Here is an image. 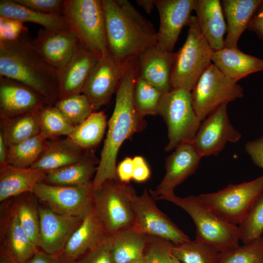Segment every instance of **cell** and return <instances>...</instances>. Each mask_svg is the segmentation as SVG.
<instances>
[{"instance_id":"8d00e7d4","label":"cell","mask_w":263,"mask_h":263,"mask_svg":"<svg viewBox=\"0 0 263 263\" xmlns=\"http://www.w3.org/2000/svg\"><path fill=\"white\" fill-rule=\"evenodd\" d=\"M163 94L138 74L133 92V101L135 109L141 117L158 114Z\"/></svg>"},{"instance_id":"8992f818","label":"cell","mask_w":263,"mask_h":263,"mask_svg":"<svg viewBox=\"0 0 263 263\" xmlns=\"http://www.w3.org/2000/svg\"><path fill=\"white\" fill-rule=\"evenodd\" d=\"M186 39L174 53L171 76L172 89L181 88L191 92L198 80L212 64L214 51L204 36L196 16L188 23Z\"/></svg>"},{"instance_id":"d4e9b609","label":"cell","mask_w":263,"mask_h":263,"mask_svg":"<svg viewBox=\"0 0 263 263\" xmlns=\"http://www.w3.org/2000/svg\"><path fill=\"white\" fill-rule=\"evenodd\" d=\"M194 10L200 29L212 49L215 51L224 48L227 25L221 1L196 0Z\"/></svg>"},{"instance_id":"ba28073f","label":"cell","mask_w":263,"mask_h":263,"mask_svg":"<svg viewBox=\"0 0 263 263\" xmlns=\"http://www.w3.org/2000/svg\"><path fill=\"white\" fill-rule=\"evenodd\" d=\"M158 114L167 126L169 142L165 149L166 151L184 143L193 141L201 122L194 112L191 92L174 88L163 94Z\"/></svg>"},{"instance_id":"f35d334b","label":"cell","mask_w":263,"mask_h":263,"mask_svg":"<svg viewBox=\"0 0 263 263\" xmlns=\"http://www.w3.org/2000/svg\"><path fill=\"white\" fill-rule=\"evenodd\" d=\"M54 105L74 127L83 122L94 112L91 102L83 94L59 99Z\"/></svg>"},{"instance_id":"4dcf8cb0","label":"cell","mask_w":263,"mask_h":263,"mask_svg":"<svg viewBox=\"0 0 263 263\" xmlns=\"http://www.w3.org/2000/svg\"><path fill=\"white\" fill-rule=\"evenodd\" d=\"M148 235L133 226L109 236L114 263H130L143 255Z\"/></svg>"},{"instance_id":"11a10c76","label":"cell","mask_w":263,"mask_h":263,"mask_svg":"<svg viewBox=\"0 0 263 263\" xmlns=\"http://www.w3.org/2000/svg\"><path fill=\"white\" fill-rule=\"evenodd\" d=\"M130 263H146L143 255Z\"/></svg>"},{"instance_id":"f5cc1de1","label":"cell","mask_w":263,"mask_h":263,"mask_svg":"<svg viewBox=\"0 0 263 263\" xmlns=\"http://www.w3.org/2000/svg\"><path fill=\"white\" fill-rule=\"evenodd\" d=\"M136 3L148 13H151L155 6L154 0H137Z\"/></svg>"},{"instance_id":"9a60e30c","label":"cell","mask_w":263,"mask_h":263,"mask_svg":"<svg viewBox=\"0 0 263 263\" xmlns=\"http://www.w3.org/2000/svg\"><path fill=\"white\" fill-rule=\"evenodd\" d=\"M202 158L193 142L175 148L166 159L163 179L154 190L149 191L154 200L174 193L175 188L195 171Z\"/></svg>"},{"instance_id":"d6986e66","label":"cell","mask_w":263,"mask_h":263,"mask_svg":"<svg viewBox=\"0 0 263 263\" xmlns=\"http://www.w3.org/2000/svg\"><path fill=\"white\" fill-rule=\"evenodd\" d=\"M100 56L79 44L74 54L57 71L59 99L82 93L85 84Z\"/></svg>"},{"instance_id":"836d02e7","label":"cell","mask_w":263,"mask_h":263,"mask_svg":"<svg viewBox=\"0 0 263 263\" xmlns=\"http://www.w3.org/2000/svg\"><path fill=\"white\" fill-rule=\"evenodd\" d=\"M48 140L40 132L8 147L6 163L19 168L31 167L45 149Z\"/></svg>"},{"instance_id":"f6af8a7d","label":"cell","mask_w":263,"mask_h":263,"mask_svg":"<svg viewBox=\"0 0 263 263\" xmlns=\"http://www.w3.org/2000/svg\"><path fill=\"white\" fill-rule=\"evenodd\" d=\"M16 2L37 11L46 14H61L63 0H14Z\"/></svg>"},{"instance_id":"d6a6232c","label":"cell","mask_w":263,"mask_h":263,"mask_svg":"<svg viewBox=\"0 0 263 263\" xmlns=\"http://www.w3.org/2000/svg\"><path fill=\"white\" fill-rule=\"evenodd\" d=\"M107 125V118L104 112H94L75 127L68 137L85 150L92 149L102 140Z\"/></svg>"},{"instance_id":"7dc6e473","label":"cell","mask_w":263,"mask_h":263,"mask_svg":"<svg viewBox=\"0 0 263 263\" xmlns=\"http://www.w3.org/2000/svg\"><path fill=\"white\" fill-rule=\"evenodd\" d=\"M26 263H77V261L68 257L64 252L52 255L39 250Z\"/></svg>"},{"instance_id":"ffe728a7","label":"cell","mask_w":263,"mask_h":263,"mask_svg":"<svg viewBox=\"0 0 263 263\" xmlns=\"http://www.w3.org/2000/svg\"><path fill=\"white\" fill-rule=\"evenodd\" d=\"M50 105L38 93L13 79L0 76V116L19 115Z\"/></svg>"},{"instance_id":"816d5d0a","label":"cell","mask_w":263,"mask_h":263,"mask_svg":"<svg viewBox=\"0 0 263 263\" xmlns=\"http://www.w3.org/2000/svg\"><path fill=\"white\" fill-rule=\"evenodd\" d=\"M8 147L2 135L0 133V166L6 164Z\"/></svg>"},{"instance_id":"2e32d148","label":"cell","mask_w":263,"mask_h":263,"mask_svg":"<svg viewBox=\"0 0 263 263\" xmlns=\"http://www.w3.org/2000/svg\"><path fill=\"white\" fill-rule=\"evenodd\" d=\"M38 248L52 255L64 252L65 247L83 218L56 213L39 206Z\"/></svg>"},{"instance_id":"f907efd6","label":"cell","mask_w":263,"mask_h":263,"mask_svg":"<svg viewBox=\"0 0 263 263\" xmlns=\"http://www.w3.org/2000/svg\"><path fill=\"white\" fill-rule=\"evenodd\" d=\"M248 29L263 40V2L251 19Z\"/></svg>"},{"instance_id":"3957f363","label":"cell","mask_w":263,"mask_h":263,"mask_svg":"<svg viewBox=\"0 0 263 263\" xmlns=\"http://www.w3.org/2000/svg\"><path fill=\"white\" fill-rule=\"evenodd\" d=\"M108 49L121 61L137 58L157 44L153 24L127 0H102Z\"/></svg>"},{"instance_id":"b9f144b4","label":"cell","mask_w":263,"mask_h":263,"mask_svg":"<svg viewBox=\"0 0 263 263\" xmlns=\"http://www.w3.org/2000/svg\"><path fill=\"white\" fill-rule=\"evenodd\" d=\"M172 244L168 240L148 236L143 253L146 263H172Z\"/></svg>"},{"instance_id":"f1b7e54d","label":"cell","mask_w":263,"mask_h":263,"mask_svg":"<svg viewBox=\"0 0 263 263\" xmlns=\"http://www.w3.org/2000/svg\"><path fill=\"white\" fill-rule=\"evenodd\" d=\"M84 150L68 137L48 140L45 149L31 167L47 172L58 169L80 160L85 154L86 150Z\"/></svg>"},{"instance_id":"60d3db41","label":"cell","mask_w":263,"mask_h":263,"mask_svg":"<svg viewBox=\"0 0 263 263\" xmlns=\"http://www.w3.org/2000/svg\"><path fill=\"white\" fill-rule=\"evenodd\" d=\"M238 226L240 241L243 244L263 236V193Z\"/></svg>"},{"instance_id":"bcb514c9","label":"cell","mask_w":263,"mask_h":263,"mask_svg":"<svg viewBox=\"0 0 263 263\" xmlns=\"http://www.w3.org/2000/svg\"><path fill=\"white\" fill-rule=\"evenodd\" d=\"M245 150L253 163L263 169V136L248 142L245 145Z\"/></svg>"},{"instance_id":"83f0119b","label":"cell","mask_w":263,"mask_h":263,"mask_svg":"<svg viewBox=\"0 0 263 263\" xmlns=\"http://www.w3.org/2000/svg\"><path fill=\"white\" fill-rule=\"evenodd\" d=\"M99 163L92 149L77 162L48 171L44 183L60 186H79L91 181Z\"/></svg>"},{"instance_id":"ee69618b","label":"cell","mask_w":263,"mask_h":263,"mask_svg":"<svg viewBox=\"0 0 263 263\" xmlns=\"http://www.w3.org/2000/svg\"><path fill=\"white\" fill-rule=\"evenodd\" d=\"M76 261L77 263H114L109 237L105 242L87 251Z\"/></svg>"},{"instance_id":"277c9868","label":"cell","mask_w":263,"mask_h":263,"mask_svg":"<svg viewBox=\"0 0 263 263\" xmlns=\"http://www.w3.org/2000/svg\"><path fill=\"white\" fill-rule=\"evenodd\" d=\"M161 200L175 204L188 214L196 225V241L213 247L219 253L239 245L238 225L222 220L206 206L197 196L180 197L173 193Z\"/></svg>"},{"instance_id":"7402d4cb","label":"cell","mask_w":263,"mask_h":263,"mask_svg":"<svg viewBox=\"0 0 263 263\" xmlns=\"http://www.w3.org/2000/svg\"><path fill=\"white\" fill-rule=\"evenodd\" d=\"M174 55L157 45L146 50L137 58L138 75L163 94L168 93L172 89Z\"/></svg>"},{"instance_id":"c3c4849f","label":"cell","mask_w":263,"mask_h":263,"mask_svg":"<svg viewBox=\"0 0 263 263\" xmlns=\"http://www.w3.org/2000/svg\"><path fill=\"white\" fill-rule=\"evenodd\" d=\"M132 179L137 182L146 181L150 178L151 172L145 159L141 156H135L132 158Z\"/></svg>"},{"instance_id":"db71d44e","label":"cell","mask_w":263,"mask_h":263,"mask_svg":"<svg viewBox=\"0 0 263 263\" xmlns=\"http://www.w3.org/2000/svg\"><path fill=\"white\" fill-rule=\"evenodd\" d=\"M0 263H18L4 251L0 249Z\"/></svg>"},{"instance_id":"9f6ffc18","label":"cell","mask_w":263,"mask_h":263,"mask_svg":"<svg viewBox=\"0 0 263 263\" xmlns=\"http://www.w3.org/2000/svg\"><path fill=\"white\" fill-rule=\"evenodd\" d=\"M171 262L172 263H182L178 259H177L173 254H172L171 258Z\"/></svg>"},{"instance_id":"681fc988","label":"cell","mask_w":263,"mask_h":263,"mask_svg":"<svg viewBox=\"0 0 263 263\" xmlns=\"http://www.w3.org/2000/svg\"><path fill=\"white\" fill-rule=\"evenodd\" d=\"M133 164L132 158H125L116 167V172L119 180L128 184L132 179Z\"/></svg>"},{"instance_id":"e575fe53","label":"cell","mask_w":263,"mask_h":263,"mask_svg":"<svg viewBox=\"0 0 263 263\" xmlns=\"http://www.w3.org/2000/svg\"><path fill=\"white\" fill-rule=\"evenodd\" d=\"M10 202L21 226L32 241L38 246L39 234V206L38 199L31 192L19 195Z\"/></svg>"},{"instance_id":"5b68a950","label":"cell","mask_w":263,"mask_h":263,"mask_svg":"<svg viewBox=\"0 0 263 263\" xmlns=\"http://www.w3.org/2000/svg\"><path fill=\"white\" fill-rule=\"evenodd\" d=\"M62 14L86 50L99 56L108 50L102 0H64Z\"/></svg>"},{"instance_id":"30bf717a","label":"cell","mask_w":263,"mask_h":263,"mask_svg":"<svg viewBox=\"0 0 263 263\" xmlns=\"http://www.w3.org/2000/svg\"><path fill=\"white\" fill-rule=\"evenodd\" d=\"M191 94L194 112L201 122L220 106L244 95L242 87L213 63L201 76Z\"/></svg>"},{"instance_id":"7c38bea8","label":"cell","mask_w":263,"mask_h":263,"mask_svg":"<svg viewBox=\"0 0 263 263\" xmlns=\"http://www.w3.org/2000/svg\"><path fill=\"white\" fill-rule=\"evenodd\" d=\"M134 59L119 60L113 57L108 50L100 56L85 84L82 93L91 102L94 112L109 102Z\"/></svg>"},{"instance_id":"e0dca14e","label":"cell","mask_w":263,"mask_h":263,"mask_svg":"<svg viewBox=\"0 0 263 263\" xmlns=\"http://www.w3.org/2000/svg\"><path fill=\"white\" fill-rule=\"evenodd\" d=\"M196 2V0H154L160 19L158 47L173 52L182 29L188 25Z\"/></svg>"},{"instance_id":"6da1fadb","label":"cell","mask_w":263,"mask_h":263,"mask_svg":"<svg viewBox=\"0 0 263 263\" xmlns=\"http://www.w3.org/2000/svg\"><path fill=\"white\" fill-rule=\"evenodd\" d=\"M138 74L135 59L129 65L116 92L115 106L108 122V132L93 180L94 189L108 180L119 181L116 162L120 148L126 140L145 127L143 118L137 113L133 101V92Z\"/></svg>"},{"instance_id":"8fae6325","label":"cell","mask_w":263,"mask_h":263,"mask_svg":"<svg viewBox=\"0 0 263 263\" xmlns=\"http://www.w3.org/2000/svg\"><path fill=\"white\" fill-rule=\"evenodd\" d=\"M93 181L79 186L38 184L33 193L38 201L58 214L83 218L93 207Z\"/></svg>"},{"instance_id":"52a82bcc","label":"cell","mask_w":263,"mask_h":263,"mask_svg":"<svg viewBox=\"0 0 263 263\" xmlns=\"http://www.w3.org/2000/svg\"><path fill=\"white\" fill-rule=\"evenodd\" d=\"M136 194L131 185L108 180L94 190L93 208L109 236L133 226L132 201Z\"/></svg>"},{"instance_id":"1f68e13d","label":"cell","mask_w":263,"mask_h":263,"mask_svg":"<svg viewBox=\"0 0 263 263\" xmlns=\"http://www.w3.org/2000/svg\"><path fill=\"white\" fill-rule=\"evenodd\" d=\"M42 109L0 118V133L7 147L40 132V116Z\"/></svg>"},{"instance_id":"5bb4252c","label":"cell","mask_w":263,"mask_h":263,"mask_svg":"<svg viewBox=\"0 0 263 263\" xmlns=\"http://www.w3.org/2000/svg\"><path fill=\"white\" fill-rule=\"evenodd\" d=\"M227 106H220L201 123L193 142L202 157L217 155L227 143L237 142L241 138L229 120Z\"/></svg>"},{"instance_id":"ab89813d","label":"cell","mask_w":263,"mask_h":263,"mask_svg":"<svg viewBox=\"0 0 263 263\" xmlns=\"http://www.w3.org/2000/svg\"><path fill=\"white\" fill-rule=\"evenodd\" d=\"M218 263H263V236L219 253Z\"/></svg>"},{"instance_id":"603a6c76","label":"cell","mask_w":263,"mask_h":263,"mask_svg":"<svg viewBox=\"0 0 263 263\" xmlns=\"http://www.w3.org/2000/svg\"><path fill=\"white\" fill-rule=\"evenodd\" d=\"M47 173L38 169L17 167L7 163L0 166V202L32 193L38 184L44 182Z\"/></svg>"},{"instance_id":"44dd1931","label":"cell","mask_w":263,"mask_h":263,"mask_svg":"<svg viewBox=\"0 0 263 263\" xmlns=\"http://www.w3.org/2000/svg\"><path fill=\"white\" fill-rule=\"evenodd\" d=\"M34 43L43 58L56 71L71 57L79 44L69 27L59 31L41 28Z\"/></svg>"},{"instance_id":"ac0fdd59","label":"cell","mask_w":263,"mask_h":263,"mask_svg":"<svg viewBox=\"0 0 263 263\" xmlns=\"http://www.w3.org/2000/svg\"><path fill=\"white\" fill-rule=\"evenodd\" d=\"M0 249L18 263H26L39 250L20 224L11 202L0 207Z\"/></svg>"},{"instance_id":"4fadbf2b","label":"cell","mask_w":263,"mask_h":263,"mask_svg":"<svg viewBox=\"0 0 263 263\" xmlns=\"http://www.w3.org/2000/svg\"><path fill=\"white\" fill-rule=\"evenodd\" d=\"M132 204L135 216L133 227L137 231L168 240L174 244L190 240L157 207L154 199L146 189L141 195H134Z\"/></svg>"},{"instance_id":"484cf974","label":"cell","mask_w":263,"mask_h":263,"mask_svg":"<svg viewBox=\"0 0 263 263\" xmlns=\"http://www.w3.org/2000/svg\"><path fill=\"white\" fill-rule=\"evenodd\" d=\"M263 0H223L221 5L226 20L227 34L225 47L238 48V40L248 29L253 16Z\"/></svg>"},{"instance_id":"cb8c5ba5","label":"cell","mask_w":263,"mask_h":263,"mask_svg":"<svg viewBox=\"0 0 263 263\" xmlns=\"http://www.w3.org/2000/svg\"><path fill=\"white\" fill-rule=\"evenodd\" d=\"M109 235L93 207L68 242L64 253L77 260L87 251L105 242Z\"/></svg>"},{"instance_id":"7bdbcfd3","label":"cell","mask_w":263,"mask_h":263,"mask_svg":"<svg viewBox=\"0 0 263 263\" xmlns=\"http://www.w3.org/2000/svg\"><path fill=\"white\" fill-rule=\"evenodd\" d=\"M28 31L27 27L20 21L0 17V42L16 40Z\"/></svg>"},{"instance_id":"9c48e42d","label":"cell","mask_w":263,"mask_h":263,"mask_svg":"<svg viewBox=\"0 0 263 263\" xmlns=\"http://www.w3.org/2000/svg\"><path fill=\"white\" fill-rule=\"evenodd\" d=\"M263 193V175L248 182L230 184L217 192L197 196L222 220L238 225Z\"/></svg>"},{"instance_id":"7a4b0ae2","label":"cell","mask_w":263,"mask_h":263,"mask_svg":"<svg viewBox=\"0 0 263 263\" xmlns=\"http://www.w3.org/2000/svg\"><path fill=\"white\" fill-rule=\"evenodd\" d=\"M0 75L28 86L50 105L59 99L57 71L39 54L29 31L0 42Z\"/></svg>"},{"instance_id":"74e56055","label":"cell","mask_w":263,"mask_h":263,"mask_svg":"<svg viewBox=\"0 0 263 263\" xmlns=\"http://www.w3.org/2000/svg\"><path fill=\"white\" fill-rule=\"evenodd\" d=\"M74 128L54 105H48L42 109L40 116V133L48 140H56L62 136L68 137Z\"/></svg>"},{"instance_id":"4316f807","label":"cell","mask_w":263,"mask_h":263,"mask_svg":"<svg viewBox=\"0 0 263 263\" xmlns=\"http://www.w3.org/2000/svg\"><path fill=\"white\" fill-rule=\"evenodd\" d=\"M211 61L225 75L236 82L251 74L263 71V60L238 48L224 47L214 51Z\"/></svg>"},{"instance_id":"f546056e","label":"cell","mask_w":263,"mask_h":263,"mask_svg":"<svg viewBox=\"0 0 263 263\" xmlns=\"http://www.w3.org/2000/svg\"><path fill=\"white\" fill-rule=\"evenodd\" d=\"M0 17L14 19L23 23H34L50 31L68 28L62 14L39 12L21 5L14 0H0Z\"/></svg>"},{"instance_id":"d590c367","label":"cell","mask_w":263,"mask_h":263,"mask_svg":"<svg viewBox=\"0 0 263 263\" xmlns=\"http://www.w3.org/2000/svg\"><path fill=\"white\" fill-rule=\"evenodd\" d=\"M171 252L182 263H218L219 254L213 247L195 240L173 244Z\"/></svg>"}]
</instances>
